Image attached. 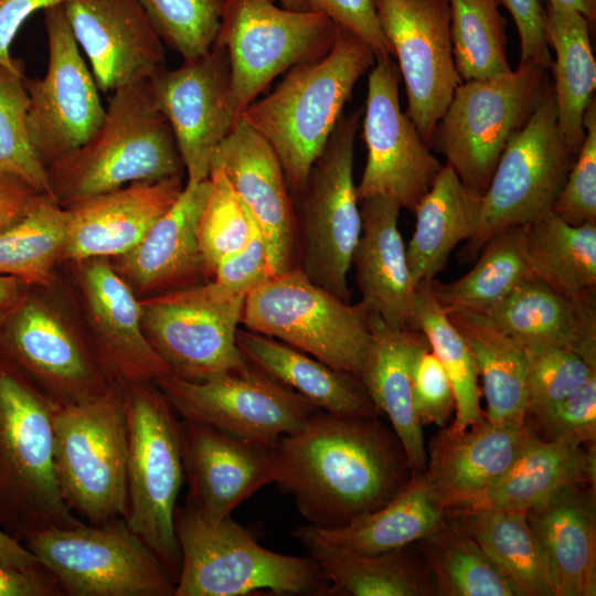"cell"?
<instances>
[{
  "label": "cell",
  "mask_w": 596,
  "mask_h": 596,
  "mask_svg": "<svg viewBox=\"0 0 596 596\" xmlns=\"http://www.w3.org/2000/svg\"><path fill=\"white\" fill-rule=\"evenodd\" d=\"M275 483L310 525L336 529L374 512L411 480L404 448L379 415L319 411L275 445Z\"/></svg>",
  "instance_id": "obj_1"
},
{
  "label": "cell",
  "mask_w": 596,
  "mask_h": 596,
  "mask_svg": "<svg viewBox=\"0 0 596 596\" xmlns=\"http://www.w3.org/2000/svg\"><path fill=\"white\" fill-rule=\"evenodd\" d=\"M374 62L366 42L336 25L323 56L289 68L272 93L240 115L274 150L291 196L304 187L355 83Z\"/></svg>",
  "instance_id": "obj_2"
},
{
  "label": "cell",
  "mask_w": 596,
  "mask_h": 596,
  "mask_svg": "<svg viewBox=\"0 0 596 596\" xmlns=\"http://www.w3.org/2000/svg\"><path fill=\"white\" fill-rule=\"evenodd\" d=\"M54 200L66 207L138 181L182 177L184 166L149 79L113 92L96 132L46 167Z\"/></svg>",
  "instance_id": "obj_3"
},
{
  "label": "cell",
  "mask_w": 596,
  "mask_h": 596,
  "mask_svg": "<svg viewBox=\"0 0 596 596\" xmlns=\"http://www.w3.org/2000/svg\"><path fill=\"white\" fill-rule=\"evenodd\" d=\"M57 406L0 359V529L21 542L42 530L84 523L63 501L55 477Z\"/></svg>",
  "instance_id": "obj_4"
},
{
  "label": "cell",
  "mask_w": 596,
  "mask_h": 596,
  "mask_svg": "<svg viewBox=\"0 0 596 596\" xmlns=\"http://www.w3.org/2000/svg\"><path fill=\"white\" fill-rule=\"evenodd\" d=\"M173 522L181 553L174 596L328 594L313 557L265 549L231 515L211 520L185 503L177 505Z\"/></svg>",
  "instance_id": "obj_5"
},
{
  "label": "cell",
  "mask_w": 596,
  "mask_h": 596,
  "mask_svg": "<svg viewBox=\"0 0 596 596\" xmlns=\"http://www.w3.org/2000/svg\"><path fill=\"white\" fill-rule=\"evenodd\" d=\"M127 512L125 522L177 583L181 553L174 531L184 481L181 419L155 382L125 385Z\"/></svg>",
  "instance_id": "obj_6"
},
{
  "label": "cell",
  "mask_w": 596,
  "mask_h": 596,
  "mask_svg": "<svg viewBox=\"0 0 596 596\" xmlns=\"http://www.w3.org/2000/svg\"><path fill=\"white\" fill-rule=\"evenodd\" d=\"M53 464L63 501L87 524L125 518V384L110 382L94 397L56 407Z\"/></svg>",
  "instance_id": "obj_7"
},
{
  "label": "cell",
  "mask_w": 596,
  "mask_h": 596,
  "mask_svg": "<svg viewBox=\"0 0 596 596\" xmlns=\"http://www.w3.org/2000/svg\"><path fill=\"white\" fill-rule=\"evenodd\" d=\"M362 109L341 116L301 190L292 195L295 267L310 281L351 302L348 274L362 231L353 178Z\"/></svg>",
  "instance_id": "obj_8"
},
{
  "label": "cell",
  "mask_w": 596,
  "mask_h": 596,
  "mask_svg": "<svg viewBox=\"0 0 596 596\" xmlns=\"http://www.w3.org/2000/svg\"><path fill=\"white\" fill-rule=\"evenodd\" d=\"M551 84L533 62L486 79L461 82L436 125L430 146L460 181L482 195L510 138L529 121Z\"/></svg>",
  "instance_id": "obj_9"
},
{
  "label": "cell",
  "mask_w": 596,
  "mask_h": 596,
  "mask_svg": "<svg viewBox=\"0 0 596 596\" xmlns=\"http://www.w3.org/2000/svg\"><path fill=\"white\" fill-rule=\"evenodd\" d=\"M370 312L310 281L299 269L248 292L241 324L361 379L372 342Z\"/></svg>",
  "instance_id": "obj_10"
},
{
  "label": "cell",
  "mask_w": 596,
  "mask_h": 596,
  "mask_svg": "<svg viewBox=\"0 0 596 596\" xmlns=\"http://www.w3.org/2000/svg\"><path fill=\"white\" fill-rule=\"evenodd\" d=\"M67 596H174L161 562L120 518L54 528L23 541Z\"/></svg>",
  "instance_id": "obj_11"
},
{
  "label": "cell",
  "mask_w": 596,
  "mask_h": 596,
  "mask_svg": "<svg viewBox=\"0 0 596 596\" xmlns=\"http://www.w3.org/2000/svg\"><path fill=\"white\" fill-rule=\"evenodd\" d=\"M336 24L323 13L274 0H226L215 42L226 49L236 117L283 72L331 47Z\"/></svg>",
  "instance_id": "obj_12"
},
{
  "label": "cell",
  "mask_w": 596,
  "mask_h": 596,
  "mask_svg": "<svg viewBox=\"0 0 596 596\" xmlns=\"http://www.w3.org/2000/svg\"><path fill=\"white\" fill-rule=\"evenodd\" d=\"M575 157L558 130L551 83L529 121L503 149L481 196L478 230L462 256L473 258L496 233L551 210Z\"/></svg>",
  "instance_id": "obj_13"
},
{
  "label": "cell",
  "mask_w": 596,
  "mask_h": 596,
  "mask_svg": "<svg viewBox=\"0 0 596 596\" xmlns=\"http://www.w3.org/2000/svg\"><path fill=\"white\" fill-rule=\"evenodd\" d=\"M155 383L181 418L270 446L321 411L251 362L203 381L168 374Z\"/></svg>",
  "instance_id": "obj_14"
},
{
  "label": "cell",
  "mask_w": 596,
  "mask_h": 596,
  "mask_svg": "<svg viewBox=\"0 0 596 596\" xmlns=\"http://www.w3.org/2000/svg\"><path fill=\"white\" fill-rule=\"evenodd\" d=\"M246 297L223 299L206 283L140 299L143 333L170 374L203 381L249 364L236 343Z\"/></svg>",
  "instance_id": "obj_15"
},
{
  "label": "cell",
  "mask_w": 596,
  "mask_h": 596,
  "mask_svg": "<svg viewBox=\"0 0 596 596\" xmlns=\"http://www.w3.org/2000/svg\"><path fill=\"white\" fill-rule=\"evenodd\" d=\"M47 66L41 78H24L28 130L46 168L84 145L98 129L105 107L99 88L68 24L64 4L43 11Z\"/></svg>",
  "instance_id": "obj_16"
},
{
  "label": "cell",
  "mask_w": 596,
  "mask_h": 596,
  "mask_svg": "<svg viewBox=\"0 0 596 596\" xmlns=\"http://www.w3.org/2000/svg\"><path fill=\"white\" fill-rule=\"evenodd\" d=\"M401 75L392 56H375L368 77L362 123L366 162L356 193L393 200L413 211L430 189L441 163L400 104Z\"/></svg>",
  "instance_id": "obj_17"
},
{
  "label": "cell",
  "mask_w": 596,
  "mask_h": 596,
  "mask_svg": "<svg viewBox=\"0 0 596 596\" xmlns=\"http://www.w3.org/2000/svg\"><path fill=\"white\" fill-rule=\"evenodd\" d=\"M407 95V115L430 147L437 123L462 82L455 64L448 0H374Z\"/></svg>",
  "instance_id": "obj_18"
},
{
  "label": "cell",
  "mask_w": 596,
  "mask_h": 596,
  "mask_svg": "<svg viewBox=\"0 0 596 596\" xmlns=\"http://www.w3.org/2000/svg\"><path fill=\"white\" fill-rule=\"evenodd\" d=\"M153 100L173 132L188 183L209 179L213 155L233 128L230 61L217 42L204 54L149 78Z\"/></svg>",
  "instance_id": "obj_19"
},
{
  "label": "cell",
  "mask_w": 596,
  "mask_h": 596,
  "mask_svg": "<svg viewBox=\"0 0 596 596\" xmlns=\"http://www.w3.org/2000/svg\"><path fill=\"white\" fill-rule=\"evenodd\" d=\"M6 359L57 405L78 403L110 383L84 333L52 304L30 295L0 333Z\"/></svg>",
  "instance_id": "obj_20"
},
{
  "label": "cell",
  "mask_w": 596,
  "mask_h": 596,
  "mask_svg": "<svg viewBox=\"0 0 596 596\" xmlns=\"http://www.w3.org/2000/svg\"><path fill=\"white\" fill-rule=\"evenodd\" d=\"M85 337L109 382H155L170 374L141 326L140 299L113 268L109 258L75 263Z\"/></svg>",
  "instance_id": "obj_21"
},
{
  "label": "cell",
  "mask_w": 596,
  "mask_h": 596,
  "mask_svg": "<svg viewBox=\"0 0 596 596\" xmlns=\"http://www.w3.org/2000/svg\"><path fill=\"white\" fill-rule=\"evenodd\" d=\"M185 503L211 520L231 515L275 481V446L181 418Z\"/></svg>",
  "instance_id": "obj_22"
},
{
  "label": "cell",
  "mask_w": 596,
  "mask_h": 596,
  "mask_svg": "<svg viewBox=\"0 0 596 596\" xmlns=\"http://www.w3.org/2000/svg\"><path fill=\"white\" fill-rule=\"evenodd\" d=\"M64 8L100 91L149 79L164 67L163 42L137 0H68Z\"/></svg>",
  "instance_id": "obj_23"
},
{
  "label": "cell",
  "mask_w": 596,
  "mask_h": 596,
  "mask_svg": "<svg viewBox=\"0 0 596 596\" xmlns=\"http://www.w3.org/2000/svg\"><path fill=\"white\" fill-rule=\"evenodd\" d=\"M220 169L258 226L267 247L272 277L295 267L292 198L268 142L241 117L217 146L211 169Z\"/></svg>",
  "instance_id": "obj_24"
},
{
  "label": "cell",
  "mask_w": 596,
  "mask_h": 596,
  "mask_svg": "<svg viewBox=\"0 0 596 596\" xmlns=\"http://www.w3.org/2000/svg\"><path fill=\"white\" fill-rule=\"evenodd\" d=\"M531 437L526 424L486 418L462 430L444 426L432 439L423 479L445 512L473 504L511 468Z\"/></svg>",
  "instance_id": "obj_25"
},
{
  "label": "cell",
  "mask_w": 596,
  "mask_h": 596,
  "mask_svg": "<svg viewBox=\"0 0 596 596\" xmlns=\"http://www.w3.org/2000/svg\"><path fill=\"white\" fill-rule=\"evenodd\" d=\"M211 192L210 178L185 183L175 202L130 251L110 264L139 299L184 289L207 278L198 224Z\"/></svg>",
  "instance_id": "obj_26"
},
{
  "label": "cell",
  "mask_w": 596,
  "mask_h": 596,
  "mask_svg": "<svg viewBox=\"0 0 596 596\" xmlns=\"http://www.w3.org/2000/svg\"><path fill=\"white\" fill-rule=\"evenodd\" d=\"M182 177L138 181L68 206L63 262L113 258L135 247L180 195Z\"/></svg>",
  "instance_id": "obj_27"
},
{
  "label": "cell",
  "mask_w": 596,
  "mask_h": 596,
  "mask_svg": "<svg viewBox=\"0 0 596 596\" xmlns=\"http://www.w3.org/2000/svg\"><path fill=\"white\" fill-rule=\"evenodd\" d=\"M595 494V485H573L526 509L554 596L596 595Z\"/></svg>",
  "instance_id": "obj_28"
},
{
  "label": "cell",
  "mask_w": 596,
  "mask_h": 596,
  "mask_svg": "<svg viewBox=\"0 0 596 596\" xmlns=\"http://www.w3.org/2000/svg\"><path fill=\"white\" fill-rule=\"evenodd\" d=\"M522 348L573 351L596 368V289L561 295L533 277L482 311Z\"/></svg>",
  "instance_id": "obj_29"
},
{
  "label": "cell",
  "mask_w": 596,
  "mask_h": 596,
  "mask_svg": "<svg viewBox=\"0 0 596 596\" xmlns=\"http://www.w3.org/2000/svg\"><path fill=\"white\" fill-rule=\"evenodd\" d=\"M360 204L362 231L351 260L360 301L389 326L408 328L417 286L398 230L401 207L384 196L366 198Z\"/></svg>",
  "instance_id": "obj_30"
},
{
  "label": "cell",
  "mask_w": 596,
  "mask_h": 596,
  "mask_svg": "<svg viewBox=\"0 0 596 596\" xmlns=\"http://www.w3.org/2000/svg\"><path fill=\"white\" fill-rule=\"evenodd\" d=\"M372 342L361 380L379 413L390 419L411 470L424 475L427 465L423 426L413 405L412 362L423 334L411 328L389 326L380 316H369Z\"/></svg>",
  "instance_id": "obj_31"
},
{
  "label": "cell",
  "mask_w": 596,
  "mask_h": 596,
  "mask_svg": "<svg viewBox=\"0 0 596 596\" xmlns=\"http://www.w3.org/2000/svg\"><path fill=\"white\" fill-rule=\"evenodd\" d=\"M236 343L254 365L294 390L323 412L380 415L362 380L274 338L237 329Z\"/></svg>",
  "instance_id": "obj_32"
},
{
  "label": "cell",
  "mask_w": 596,
  "mask_h": 596,
  "mask_svg": "<svg viewBox=\"0 0 596 596\" xmlns=\"http://www.w3.org/2000/svg\"><path fill=\"white\" fill-rule=\"evenodd\" d=\"M481 196L468 189L449 164L441 166L413 210L416 220L406 257L416 286L433 281L446 267L454 248L476 234Z\"/></svg>",
  "instance_id": "obj_33"
},
{
  "label": "cell",
  "mask_w": 596,
  "mask_h": 596,
  "mask_svg": "<svg viewBox=\"0 0 596 596\" xmlns=\"http://www.w3.org/2000/svg\"><path fill=\"white\" fill-rule=\"evenodd\" d=\"M579 483L596 485L595 444L573 437L544 440L531 433L508 472L470 507L526 510Z\"/></svg>",
  "instance_id": "obj_34"
},
{
  "label": "cell",
  "mask_w": 596,
  "mask_h": 596,
  "mask_svg": "<svg viewBox=\"0 0 596 596\" xmlns=\"http://www.w3.org/2000/svg\"><path fill=\"white\" fill-rule=\"evenodd\" d=\"M446 512L433 498L423 476L411 477L407 486L379 510L336 529L301 525L297 540H309L340 551L375 554L418 542L434 531Z\"/></svg>",
  "instance_id": "obj_35"
},
{
  "label": "cell",
  "mask_w": 596,
  "mask_h": 596,
  "mask_svg": "<svg viewBox=\"0 0 596 596\" xmlns=\"http://www.w3.org/2000/svg\"><path fill=\"white\" fill-rule=\"evenodd\" d=\"M544 10L546 40L556 56L551 65L556 123L564 142L577 155L585 137L584 115L596 87L590 23L573 9L546 6Z\"/></svg>",
  "instance_id": "obj_36"
},
{
  "label": "cell",
  "mask_w": 596,
  "mask_h": 596,
  "mask_svg": "<svg viewBox=\"0 0 596 596\" xmlns=\"http://www.w3.org/2000/svg\"><path fill=\"white\" fill-rule=\"evenodd\" d=\"M446 313L468 344L482 379L486 418L496 424H524L528 383L522 347L481 312Z\"/></svg>",
  "instance_id": "obj_37"
},
{
  "label": "cell",
  "mask_w": 596,
  "mask_h": 596,
  "mask_svg": "<svg viewBox=\"0 0 596 596\" xmlns=\"http://www.w3.org/2000/svg\"><path fill=\"white\" fill-rule=\"evenodd\" d=\"M329 583L327 596L436 595L427 567L411 545L375 554L336 550L300 541Z\"/></svg>",
  "instance_id": "obj_38"
},
{
  "label": "cell",
  "mask_w": 596,
  "mask_h": 596,
  "mask_svg": "<svg viewBox=\"0 0 596 596\" xmlns=\"http://www.w3.org/2000/svg\"><path fill=\"white\" fill-rule=\"evenodd\" d=\"M517 230L535 278L566 297L596 288V223L571 225L549 210Z\"/></svg>",
  "instance_id": "obj_39"
},
{
  "label": "cell",
  "mask_w": 596,
  "mask_h": 596,
  "mask_svg": "<svg viewBox=\"0 0 596 596\" xmlns=\"http://www.w3.org/2000/svg\"><path fill=\"white\" fill-rule=\"evenodd\" d=\"M446 514L477 541L520 596H554L526 510L468 507Z\"/></svg>",
  "instance_id": "obj_40"
},
{
  "label": "cell",
  "mask_w": 596,
  "mask_h": 596,
  "mask_svg": "<svg viewBox=\"0 0 596 596\" xmlns=\"http://www.w3.org/2000/svg\"><path fill=\"white\" fill-rule=\"evenodd\" d=\"M416 543L436 595L520 596L497 563L447 514Z\"/></svg>",
  "instance_id": "obj_41"
},
{
  "label": "cell",
  "mask_w": 596,
  "mask_h": 596,
  "mask_svg": "<svg viewBox=\"0 0 596 596\" xmlns=\"http://www.w3.org/2000/svg\"><path fill=\"white\" fill-rule=\"evenodd\" d=\"M67 211L40 194L23 215L0 231V275L26 285L50 286L55 266L63 262Z\"/></svg>",
  "instance_id": "obj_42"
},
{
  "label": "cell",
  "mask_w": 596,
  "mask_h": 596,
  "mask_svg": "<svg viewBox=\"0 0 596 596\" xmlns=\"http://www.w3.org/2000/svg\"><path fill=\"white\" fill-rule=\"evenodd\" d=\"M408 328L424 336L450 380L456 416L449 427L456 432L462 430L483 418L478 371L472 354L436 299L432 281L417 285Z\"/></svg>",
  "instance_id": "obj_43"
},
{
  "label": "cell",
  "mask_w": 596,
  "mask_h": 596,
  "mask_svg": "<svg viewBox=\"0 0 596 596\" xmlns=\"http://www.w3.org/2000/svg\"><path fill=\"white\" fill-rule=\"evenodd\" d=\"M478 254L476 264L464 276L446 284L432 281L445 311L482 312L534 277L521 254L517 226L492 235Z\"/></svg>",
  "instance_id": "obj_44"
},
{
  "label": "cell",
  "mask_w": 596,
  "mask_h": 596,
  "mask_svg": "<svg viewBox=\"0 0 596 596\" xmlns=\"http://www.w3.org/2000/svg\"><path fill=\"white\" fill-rule=\"evenodd\" d=\"M450 35L457 72L462 82L510 72L507 20L498 0H448Z\"/></svg>",
  "instance_id": "obj_45"
},
{
  "label": "cell",
  "mask_w": 596,
  "mask_h": 596,
  "mask_svg": "<svg viewBox=\"0 0 596 596\" xmlns=\"http://www.w3.org/2000/svg\"><path fill=\"white\" fill-rule=\"evenodd\" d=\"M24 78V73L0 64V173L15 177L54 199L46 168L30 141Z\"/></svg>",
  "instance_id": "obj_46"
},
{
  "label": "cell",
  "mask_w": 596,
  "mask_h": 596,
  "mask_svg": "<svg viewBox=\"0 0 596 596\" xmlns=\"http://www.w3.org/2000/svg\"><path fill=\"white\" fill-rule=\"evenodd\" d=\"M211 192L198 224V242L207 278L225 258L248 242L254 219L217 168L210 172Z\"/></svg>",
  "instance_id": "obj_47"
},
{
  "label": "cell",
  "mask_w": 596,
  "mask_h": 596,
  "mask_svg": "<svg viewBox=\"0 0 596 596\" xmlns=\"http://www.w3.org/2000/svg\"><path fill=\"white\" fill-rule=\"evenodd\" d=\"M162 42L191 60L214 44L226 0H137Z\"/></svg>",
  "instance_id": "obj_48"
},
{
  "label": "cell",
  "mask_w": 596,
  "mask_h": 596,
  "mask_svg": "<svg viewBox=\"0 0 596 596\" xmlns=\"http://www.w3.org/2000/svg\"><path fill=\"white\" fill-rule=\"evenodd\" d=\"M522 349L528 383L525 418L552 406L596 374V368L573 351L556 347Z\"/></svg>",
  "instance_id": "obj_49"
},
{
  "label": "cell",
  "mask_w": 596,
  "mask_h": 596,
  "mask_svg": "<svg viewBox=\"0 0 596 596\" xmlns=\"http://www.w3.org/2000/svg\"><path fill=\"white\" fill-rule=\"evenodd\" d=\"M585 137L551 211L571 225L596 223V102L584 115Z\"/></svg>",
  "instance_id": "obj_50"
},
{
  "label": "cell",
  "mask_w": 596,
  "mask_h": 596,
  "mask_svg": "<svg viewBox=\"0 0 596 596\" xmlns=\"http://www.w3.org/2000/svg\"><path fill=\"white\" fill-rule=\"evenodd\" d=\"M530 432L544 440L573 437L596 441V374L546 409L525 418Z\"/></svg>",
  "instance_id": "obj_51"
},
{
  "label": "cell",
  "mask_w": 596,
  "mask_h": 596,
  "mask_svg": "<svg viewBox=\"0 0 596 596\" xmlns=\"http://www.w3.org/2000/svg\"><path fill=\"white\" fill-rule=\"evenodd\" d=\"M411 379L413 405L422 426H446L456 408L455 394L447 373L424 336L413 356Z\"/></svg>",
  "instance_id": "obj_52"
},
{
  "label": "cell",
  "mask_w": 596,
  "mask_h": 596,
  "mask_svg": "<svg viewBox=\"0 0 596 596\" xmlns=\"http://www.w3.org/2000/svg\"><path fill=\"white\" fill-rule=\"evenodd\" d=\"M270 277L266 243L254 221L246 245L221 262L206 283L220 297L235 299L246 297L251 290Z\"/></svg>",
  "instance_id": "obj_53"
},
{
  "label": "cell",
  "mask_w": 596,
  "mask_h": 596,
  "mask_svg": "<svg viewBox=\"0 0 596 596\" xmlns=\"http://www.w3.org/2000/svg\"><path fill=\"white\" fill-rule=\"evenodd\" d=\"M308 10L327 15L336 25L366 42L375 56H392L380 25L374 0H304Z\"/></svg>",
  "instance_id": "obj_54"
},
{
  "label": "cell",
  "mask_w": 596,
  "mask_h": 596,
  "mask_svg": "<svg viewBox=\"0 0 596 596\" xmlns=\"http://www.w3.org/2000/svg\"><path fill=\"white\" fill-rule=\"evenodd\" d=\"M515 23L520 41V63L533 62L551 68L552 58L545 34V10L540 0H498Z\"/></svg>",
  "instance_id": "obj_55"
},
{
  "label": "cell",
  "mask_w": 596,
  "mask_h": 596,
  "mask_svg": "<svg viewBox=\"0 0 596 596\" xmlns=\"http://www.w3.org/2000/svg\"><path fill=\"white\" fill-rule=\"evenodd\" d=\"M68 0H0V64L23 73V64L11 54V45L24 22L35 12L65 4Z\"/></svg>",
  "instance_id": "obj_56"
},
{
  "label": "cell",
  "mask_w": 596,
  "mask_h": 596,
  "mask_svg": "<svg viewBox=\"0 0 596 596\" xmlns=\"http://www.w3.org/2000/svg\"><path fill=\"white\" fill-rule=\"evenodd\" d=\"M50 573H26L0 561V596H62Z\"/></svg>",
  "instance_id": "obj_57"
},
{
  "label": "cell",
  "mask_w": 596,
  "mask_h": 596,
  "mask_svg": "<svg viewBox=\"0 0 596 596\" xmlns=\"http://www.w3.org/2000/svg\"><path fill=\"white\" fill-rule=\"evenodd\" d=\"M40 194L24 181L0 173V231L20 219Z\"/></svg>",
  "instance_id": "obj_58"
},
{
  "label": "cell",
  "mask_w": 596,
  "mask_h": 596,
  "mask_svg": "<svg viewBox=\"0 0 596 596\" xmlns=\"http://www.w3.org/2000/svg\"><path fill=\"white\" fill-rule=\"evenodd\" d=\"M0 561L26 573H49L39 558L26 546L0 529Z\"/></svg>",
  "instance_id": "obj_59"
},
{
  "label": "cell",
  "mask_w": 596,
  "mask_h": 596,
  "mask_svg": "<svg viewBox=\"0 0 596 596\" xmlns=\"http://www.w3.org/2000/svg\"><path fill=\"white\" fill-rule=\"evenodd\" d=\"M28 287L29 285L18 278L0 275V333L29 295Z\"/></svg>",
  "instance_id": "obj_60"
},
{
  "label": "cell",
  "mask_w": 596,
  "mask_h": 596,
  "mask_svg": "<svg viewBox=\"0 0 596 596\" xmlns=\"http://www.w3.org/2000/svg\"><path fill=\"white\" fill-rule=\"evenodd\" d=\"M547 6L573 9L582 13L592 24L596 18V0H545Z\"/></svg>",
  "instance_id": "obj_61"
},
{
  "label": "cell",
  "mask_w": 596,
  "mask_h": 596,
  "mask_svg": "<svg viewBox=\"0 0 596 596\" xmlns=\"http://www.w3.org/2000/svg\"><path fill=\"white\" fill-rule=\"evenodd\" d=\"M284 8L296 10V11H306L308 10L304 0H279Z\"/></svg>",
  "instance_id": "obj_62"
}]
</instances>
